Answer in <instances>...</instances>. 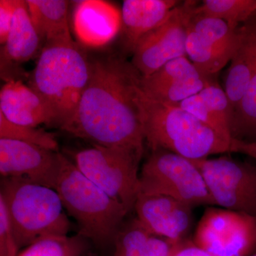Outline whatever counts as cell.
Wrapping results in <instances>:
<instances>
[{"mask_svg": "<svg viewBox=\"0 0 256 256\" xmlns=\"http://www.w3.org/2000/svg\"><path fill=\"white\" fill-rule=\"evenodd\" d=\"M142 76L122 54L90 57V78L64 132L94 146L144 150L138 104Z\"/></svg>", "mask_w": 256, "mask_h": 256, "instance_id": "6da1fadb", "label": "cell"}, {"mask_svg": "<svg viewBox=\"0 0 256 256\" xmlns=\"http://www.w3.org/2000/svg\"><path fill=\"white\" fill-rule=\"evenodd\" d=\"M137 100L144 140L152 150H164L194 160L226 152L242 153L256 160L255 143L225 139L180 104L146 96L140 85Z\"/></svg>", "mask_w": 256, "mask_h": 256, "instance_id": "7a4b0ae2", "label": "cell"}, {"mask_svg": "<svg viewBox=\"0 0 256 256\" xmlns=\"http://www.w3.org/2000/svg\"><path fill=\"white\" fill-rule=\"evenodd\" d=\"M90 74V57L74 38L44 45L28 85L46 106L50 126L60 129L73 116Z\"/></svg>", "mask_w": 256, "mask_h": 256, "instance_id": "3957f363", "label": "cell"}, {"mask_svg": "<svg viewBox=\"0 0 256 256\" xmlns=\"http://www.w3.org/2000/svg\"><path fill=\"white\" fill-rule=\"evenodd\" d=\"M0 200L6 206L20 248L42 238L68 234L70 222L54 188L23 178H4Z\"/></svg>", "mask_w": 256, "mask_h": 256, "instance_id": "277c9868", "label": "cell"}, {"mask_svg": "<svg viewBox=\"0 0 256 256\" xmlns=\"http://www.w3.org/2000/svg\"><path fill=\"white\" fill-rule=\"evenodd\" d=\"M55 190L64 208L76 220L84 236L99 244L116 238L127 210L64 156Z\"/></svg>", "mask_w": 256, "mask_h": 256, "instance_id": "5b68a950", "label": "cell"}, {"mask_svg": "<svg viewBox=\"0 0 256 256\" xmlns=\"http://www.w3.org/2000/svg\"><path fill=\"white\" fill-rule=\"evenodd\" d=\"M142 153L134 148L94 146L76 152L74 162L88 178L129 212L139 195Z\"/></svg>", "mask_w": 256, "mask_h": 256, "instance_id": "8992f818", "label": "cell"}, {"mask_svg": "<svg viewBox=\"0 0 256 256\" xmlns=\"http://www.w3.org/2000/svg\"><path fill=\"white\" fill-rule=\"evenodd\" d=\"M139 194L164 195L193 207L214 205L201 172L192 160L152 150L140 173Z\"/></svg>", "mask_w": 256, "mask_h": 256, "instance_id": "52a82bcc", "label": "cell"}, {"mask_svg": "<svg viewBox=\"0 0 256 256\" xmlns=\"http://www.w3.org/2000/svg\"><path fill=\"white\" fill-rule=\"evenodd\" d=\"M214 205L256 218V166L230 158L192 160Z\"/></svg>", "mask_w": 256, "mask_h": 256, "instance_id": "ba28073f", "label": "cell"}, {"mask_svg": "<svg viewBox=\"0 0 256 256\" xmlns=\"http://www.w3.org/2000/svg\"><path fill=\"white\" fill-rule=\"evenodd\" d=\"M194 244L213 256H250L256 249V218L235 210L208 208L198 222Z\"/></svg>", "mask_w": 256, "mask_h": 256, "instance_id": "9c48e42d", "label": "cell"}, {"mask_svg": "<svg viewBox=\"0 0 256 256\" xmlns=\"http://www.w3.org/2000/svg\"><path fill=\"white\" fill-rule=\"evenodd\" d=\"M198 2H182L158 28L143 37L130 62L142 77L149 76L170 60L185 56L188 25Z\"/></svg>", "mask_w": 256, "mask_h": 256, "instance_id": "30bf717a", "label": "cell"}, {"mask_svg": "<svg viewBox=\"0 0 256 256\" xmlns=\"http://www.w3.org/2000/svg\"><path fill=\"white\" fill-rule=\"evenodd\" d=\"M62 156L36 144L0 138V173L4 178H23L55 190Z\"/></svg>", "mask_w": 256, "mask_h": 256, "instance_id": "8fae6325", "label": "cell"}, {"mask_svg": "<svg viewBox=\"0 0 256 256\" xmlns=\"http://www.w3.org/2000/svg\"><path fill=\"white\" fill-rule=\"evenodd\" d=\"M192 206L172 197L138 195L134 208L138 220L150 232L174 242H182L192 222Z\"/></svg>", "mask_w": 256, "mask_h": 256, "instance_id": "7c38bea8", "label": "cell"}, {"mask_svg": "<svg viewBox=\"0 0 256 256\" xmlns=\"http://www.w3.org/2000/svg\"><path fill=\"white\" fill-rule=\"evenodd\" d=\"M182 1L124 0L121 11L122 55L132 54L138 42L164 21Z\"/></svg>", "mask_w": 256, "mask_h": 256, "instance_id": "4fadbf2b", "label": "cell"}, {"mask_svg": "<svg viewBox=\"0 0 256 256\" xmlns=\"http://www.w3.org/2000/svg\"><path fill=\"white\" fill-rule=\"evenodd\" d=\"M76 8L74 28L82 44L101 46L118 33L121 14L112 5L102 1H82Z\"/></svg>", "mask_w": 256, "mask_h": 256, "instance_id": "5bb4252c", "label": "cell"}, {"mask_svg": "<svg viewBox=\"0 0 256 256\" xmlns=\"http://www.w3.org/2000/svg\"><path fill=\"white\" fill-rule=\"evenodd\" d=\"M43 44L34 26L24 0H18L9 34L1 48V76L9 68L26 63L40 55Z\"/></svg>", "mask_w": 256, "mask_h": 256, "instance_id": "9a60e30c", "label": "cell"}, {"mask_svg": "<svg viewBox=\"0 0 256 256\" xmlns=\"http://www.w3.org/2000/svg\"><path fill=\"white\" fill-rule=\"evenodd\" d=\"M0 114L8 120L23 126H50L46 106L33 90L21 80L5 82L0 90Z\"/></svg>", "mask_w": 256, "mask_h": 256, "instance_id": "2e32d148", "label": "cell"}, {"mask_svg": "<svg viewBox=\"0 0 256 256\" xmlns=\"http://www.w3.org/2000/svg\"><path fill=\"white\" fill-rule=\"evenodd\" d=\"M30 18L42 44L73 40L68 24L69 2L26 0Z\"/></svg>", "mask_w": 256, "mask_h": 256, "instance_id": "e0dca14e", "label": "cell"}, {"mask_svg": "<svg viewBox=\"0 0 256 256\" xmlns=\"http://www.w3.org/2000/svg\"><path fill=\"white\" fill-rule=\"evenodd\" d=\"M244 26L246 28L252 56V69L250 84L244 98L232 116L230 134L234 139L246 142L256 140V12Z\"/></svg>", "mask_w": 256, "mask_h": 256, "instance_id": "ac0fdd59", "label": "cell"}, {"mask_svg": "<svg viewBox=\"0 0 256 256\" xmlns=\"http://www.w3.org/2000/svg\"><path fill=\"white\" fill-rule=\"evenodd\" d=\"M114 256H172L180 242L158 236L133 220L116 237Z\"/></svg>", "mask_w": 256, "mask_h": 256, "instance_id": "d6986e66", "label": "cell"}, {"mask_svg": "<svg viewBox=\"0 0 256 256\" xmlns=\"http://www.w3.org/2000/svg\"><path fill=\"white\" fill-rule=\"evenodd\" d=\"M238 31L239 43L227 70L224 88L230 104L232 116L247 92L252 69V46L244 24L239 26Z\"/></svg>", "mask_w": 256, "mask_h": 256, "instance_id": "ffe728a7", "label": "cell"}, {"mask_svg": "<svg viewBox=\"0 0 256 256\" xmlns=\"http://www.w3.org/2000/svg\"><path fill=\"white\" fill-rule=\"evenodd\" d=\"M235 50H224L215 46L188 28L186 56L195 67L205 75L215 76L216 74L230 62Z\"/></svg>", "mask_w": 256, "mask_h": 256, "instance_id": "44dd1931", "label": "cell"}, {"mask_svg": "<svg viewBox=\"0 0 256 256\" xmlns=\"http://www.w3.org/2000/svg\"><path fill=\"white\" fill-rule=\"evenodd\" d=\"M194 12L220 18L237 30L256 12V0H205Z\"/></svg>", "mask_w": 256, "mask_h": 256, "instance_id": "7402d4cb", "label": "cell"}, {"mask_svg": "<svg viewBox=\"0 0 256 256\" xmlns=\"http://www.w3.org/2000/svg\"><path fill=\"white\" fill-rule=\"evenodd\" d=\"M214 82V76L201 74L146 90L141 89L146 96L154 100L166 104H178L200 94L206 86Z\"/></svg>", "mask_w": 256, "mask_h": 256, "instance_id": "603a6c76", "label": "cell"}, {"mask_svg": "<svg viewBox=\"0 0 256 256\" xmlns=\"http://www.w3.org/2000/svg\"><path fill=\"white\" fill-rule=\"evenodd\" d=\"M195 11V10H194ZM188 28L198 35L224 50H236L239 43L238 28L234 30L220 18L194 14Z\"/></svg>", "mask_w": 256, "mask_h": 256, "instance_id": "cb8c5ba5", "label": "cell"}, {"mask_svg": "<svg viewBox=\"0 0 256 256\" xmlns=\"http://www.w3.org/2000/svg\"><path fill=\"white\" fill-rule=\"evenodd\" d=\"M86 250V244L80 236H55L33 242L18 256H82Z\"/></svg>", "mask_w": 256, "mask_h": 256, "instance_id": "d4e9b609", "label": "cell"}, {"mask_svg": "<svg viewBox=\"0 0 256 256\" xmlns=\"http://www.w3.org/2000/svg\"><path fill=\"white\" fill-rule=\"evenodd\" d=\"M0 138L13 140L42 146L58 152V144L55 136L37 127L23 126L8 120L0 114Z\"/></svg>", "mask_w": 256, "mask_h": 256, "instance_id": "484cf974", "label": "cell"}, {"mask_svg": "<svg viewBox=\"0 0 256 256\" xmlns=\"http://www.w3.org/2000/svg\"><path fill=\"white\" fill-rule=\"evenodd\" d=\"M201 74L185 56L170 60L149 76L141 77L140 85L146 90Z\"/></svg>", "mask_w": 256, "mask_h": 256, "instance_id": "4316f807", "label": "cell"}, {"mask_svg": "<svg viewBox=\"0 0 256 256\" xmlns=\"http://www.w3.org/2000/svg\"><path fill=\"white\" fill-rule=\"evenodd\" d=\"M178 104L184 110L188 111L198 120L213 129L222 137L228 140H237L232 138L229 128L220 122L200 94L192 96Z\"/></svg>", "mask_w": 256, "mask_h": 256, "instance_id": "83f0119b", "label": "cell"}, {"mask_svg": "<svg viewBox=\"0 0 256 256\" xmlns=\"http://www.w3.org/2000/svg\"><path fill=\"white\" fill-rule=\"evenodd\" d=\"M198 94L220 122L230 130L232 110L224 89L222 88L218 82H214L206 86Z\"/></svg>", "mask_w": 256, "mask_h": 256, "instance_id": "f1b7e54d", "label": "cell"}, {"mask_svg": "<svg viewBox=\"0 0 256 256\" xmlns=\"http://www.w3.org/2000/svg\"><path fill=\"white\" fill-rule=\"evenodd\" d=\"M18 249L8 210L0 200V256H18Z\"/></svg>", "mask_w": 256, "mask_h": 256, "instance_id": "f546056e", "label": "cell"}, {"mask_svg": "<svg viewBox=\"0 0 256 256\" xmlns=\"http://www.w3.org/2000/svg\"><path fill=\"white\" fill-rule=\"evenodd\" d=\"M18 0H0V43L4 45L8 38Z\"/></svg>", "mask_w": 256, "mask_h": 256, "instance_id": "4dcf8cb0", "label": "cell"}, {"mask_svg": "<svg viewBox=\"0 0 256 256\" xmlns=\"http://www.w3.org/2000/svg\"><path fill=\"white\" fill-rule=\"evenodd\" d=\"M172 256H213L194 244H182L176 248Z\"/></svg>", "mask_w": 256, "mask_h": 256, "instance_id": "1f68e13d", "label": "cell"}, {"mask_svg": "<svg viewBox=\"0 0 256 256\" xmlns=\"http://www.w3.org/2000/svg\"><path fill=\"white\" fill-rule=\"evenodd\" d=\"M250 256H256V252L255 254H252V255H250Z\"/></svg>", "mask_w": 256, "mask_h": 256, "instance_id": "d6a6232c", "label": "cell"}, {"mask_svg": "<svg viewBox=\"0 0 256 256\" xmlns=\"http://www.w3.org/2000/svg\"><path fill=\"white\" fill-rule=\"evenodd\" d=\"M254 143H255V144H256V140L255 141V142H254Z\"/></svg>", "mask_w": 256, "mask_h": 256, "instance_id": "836d02e7", "label": "cell"}]
</instances>
